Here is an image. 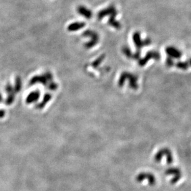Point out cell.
<instances>
[{
	"label": "cell",
	"mask_w": 191,
	"mask_h": 191,
	"mask_svg": "<svg viewBox=\"0 0 191 191\" xmlns=\"http://www.w3.org/2000/svg\"><path fill=\"white\" fill-rule=\"evenodd\" d=\"M128 79L129 80V87L133 89H137L138 88L137 79L138 78L136 76L130 73L124 72L121 75L120 79L118 81V85L120 87L123 86L124 84V81Z\"/></svg>",
	"instance_id": "cell-1"
},
{
	"label": "cell",
	"mask_w": 191,
	"mask_h": 191,
	"mask_svg": "<svg viewBox=\"0 0 191 191\" xmlns=\"http://www.w3.org/2000/svg\"><path fill=\"white\" fill-rule=\"evenodd\" d=\"M164 156H166V162L168 164H171L173 163V153L171 150L167 148H161L160 150L155 155L154 160L156 163H160Z\"/></svg>",
	"instance_id": "cell-2"
},
{
	"label": "cell",
	"mask_w": 191,
	"mask_h": 191,
	"mask_svg": "<svg viewBox=\"0 0 191 191\" xmlns=\"http://www.w3.org/2000/svg\"><path fill=\"white\" fill-rule=\"evenodd\" d=\"M147 181L150 186H154L156 184V178L155 176L150 172H142L135 177V181L137 182H142L144 181Z\"/></svg>",
	"instance_id": "cell-3"
},
{
	"label": "cell",
	"mask_w": 191,
	"mask_h": 191,
	"mask_svg": "<svg viewBox=\"0 0 191 191\" xmlns=\"http://www.w3.org/2000/svg\"><path fill=\"white\" fill-rule=\"evenodd\" d=\"M165 174L168 176H173L170 181L172 184L177 183L182 177V172L178 168H168L165 171Z\"/></svg>",
	"instance_id": "cell-4"
},
{
	"label": "cell",
	"mask_w": 191,
	"mask_h": 191,
	"mask_svg": "<svg viewBox=\"0 0 191 191\" xmlns=\"http://www.w3.org/2000/svg\"><path fill=\"white\" fill-rule=\"evenodd\" d=\"M84 35L85 37H90L91 38L90 42L86 44L85 45L87 48H91V47L95 46L98 42V35L94 31L86 30L84 33Z\"/></svg>",
	"instance_id": "cell-5"
},
{
	"label": "cell",
	"mask_w": 191,
	"mask_h": 191,
	"mask_svg": "<svg viewBox=\"0 0 191 191\" xmlns=\"http://www.w3.org/2000/svg\"><path fill=\"white\" fill-rule=\"evenodd\" d=\"M133 40L134 42L135 47L137 48V49L139 50L142 47L147 46L150 44V40L148 39H146L145 40H142L140 39V34L139 32H136L133 35Z\"/></svg>",
	"instance_id": "cell-6"
},
{
	"label": "cell",
	"mask_w": 191,
	"mask_h": 191,
	"mask_svg": "<svg viewBox=\"0 0 191 191\" xmlns=\"http://www.w3.org/2000/svg\"><path fill=\"white\" fill-rule=\"evenodd\" d=\"M160 54L158 52L156 51H150L148 52L144 58L140 60L139 61V65L140 66H143L148 61V60L150 59H155V60H158L160 58Z\"/></svg>",
	"instance_id": "cell-7"
},
{
	"label": "cell",
	"mask_w": 191,
	"mask_h": 191,
	"mask_svg": "<svg viewBox=\"0 0 191 191\" xmlns=\"http://www.w3.org/2000/svg\"><path fill=\"white\" fill-rule=\"evenodd\" d=\"M165 52L166 54L168 55V57H171V58L179 59L182 55V53L180 50L176 48V47L173 46H169L166 47Z\"/></svg>",
	"instance_id": "cell-8"
},
{
	"label": "cell",
	"mask_w": 191,
	"mask_h": 191,
	"mask_svg": "<svg viewBox=\"0 0 191 191\" xmlns=\"http://www.w3.org/2000/svg\"><path fill=\"white\" fill-rule=\"evenodd\" d=\"M77 11L79 14L84 16V17L87 19L91 18L92 16V11L90 10L89 8H86L85 6L80 5L78 6L77 8Z\"/></svg>",
	"instance_id": "cell-9"
},
{
	"label": "cell",
	"mask_w": 191,
	"mask_h": 191,
	"mask_svg": "<svg viewBox=\"0 0 191 191\" xmlns=\"http://www.w3.org/2000/svg\"><path fill=\"white\" fill-rule=\"evenodd\" d=\"M85 24L84 22H76L72 23L68 27V30L70 32H73V31H76L77 30H79L84 27Z\"/></svg>",
	"instance_id": "cell-10"
},
{
	"label": "cell",
	"mask_w": 191,
	"mask_h": 191,
	"mask_svg": "<svg viewBox=\"0 0 191 191\" xmlns=\"http://www.w3.org/2000/svg\"><path fill=\"white\" fill-rule=\"evenodd\" d=\"M189 61H178L176 63V67L181 70H186L189 68Z\"/></svg>",
	"instance_id": "cell-11"
},
{
	"label": "cell",
	"mask_w": 191,
	"mask_h": 191,
	"mask_svg": "<svg viewBox=\"0 0 191 191\" xmlns=\"http://www.w3.org/2000/svg\"><path fill=\"white\" fill-rule=\"evenodd\" d=\"M122 52H123L124 54L127 57V58H132L133 53H132L131 50H130V48H129V47H123V48H122Z\"/></svg>",
	"instance_id": "cell-12"
},
{
	"label": "cell",
	"mask_w": 191,
	"mask_h": 191,
	"mask_svg": "<svg viewBox=\"0 0 191 191\" xmlns=\"http://www.w3.org/2000/svg\"><path fill=\"white\" fill-rule=\"evenodd\" d=\"M104 55H102V56H101V57H99V58H98V59L96 60H95V61H94V63H93V65H94V67H95V66H98V65H99L100 64V63H102V61H103V59H104Z\"/></svg>",
	"instance_id": "cell-13"
},
{
	"label": "cell",
	"mask_w": 191,
	"mask_h": 191,
	"mask_svg": "<svg viewBox=\"0 0 191 191\" xmlns=\"http://www.w3.org/2000/svg\"><path fill=\"white\" fill-rule=\"evenodd\" d=\"M166 64L168 67H171V66H173V65H174V61L173 58H171V57H168L166 60Z\"/></svg>",
	"instance_id": "cell-14"
},
{
	"label": "cell",
	"mask_w": 191,
	"mask_h": 191,
	"mask_svg": "<svg viewBox=\"0 0 191 191\" xmlns=\"http://www.w3.org/2000/svg\"><path fill=\"white\" fill-rule=\"evenodd\" d=\"M189 66H191V58H190V60H189Z\"/></svg>",
	"instance_id": "cell-15"
}]
</instances>
